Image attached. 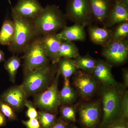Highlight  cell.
<instances>
[{
    "label": "cell",
    "mask_w": 128,
    "mask_h": 128,
    "mask_svg": "<svg viewBox=\"0 0 128 128\" xmlns=\"http://www.w3.org/2000/svg\"><path fill=\"white\" fill-rule=\"evenodd\" d=\"M15 26L12 20L5 19L0 30V44L9 46L14 39Z\"/></svg>",
    "instance_id": "obj_19"
},
{
    "label": "cell",
    "mask_w": 128,
    "mask_h": 128,
    "mask_svg": "<svg viewBox=\"0 0 128 128\" xmlns=\"http://www.w3.org/2000/svg\"><path fill=\"white\" fill-rule=\"evenodd\" d=\"M21 63L20 58L15 55L12 56L5 61L4 67L9 74L10 80L12 83L16 82V75Z\"/></svg>",
    "instance_id": "obj_22"
},
{
    "label": "cell",
    "mask_w": 128,
    "mask_h": 128,
    "mask_svg": "<svg viewBox=\"0 0 128 128\" xmlns=\"http://www.w3.org/2000/svg\"><path fill=\"white\" fill-rule=\"evenodd\" d=\"M88 32L91 40L96 44L103 47L112 40V31L107 28L90 26Z\"/></svg>",
    "instance_id": "obj_17"
},
{
    "label": "cell",
    "mask_w": 128,
    "mask_h": 128,
    "mask_svg": "<svg viewBox=\"0 0 128 128\" xmlns=\"http://www.w3.org/2000/svg\"><path fill=\"white\" fill-rule=\"evenodd\" d=\"M102 54L109 63L114 64L124 63L128 56V38L121 41L112 40L102 47Z\"/></svg>",
    "instance_id": "obj_8"
},
{
    "label": "cell",
    "mask_w": 128,
    "mask_h": 128,
    "mask_svg": "<svg viewBox=\"0 0 128 128\" xmlns=\"http://www.w3.org/2000/svg\"><path fill=\"white\" fill-rule=\"evenodd\" d=\"M123 78L124 86L126 88L128 87V71L127 69H124L123 70Z\"/></svg>",
    "instance_id": "obj_34"
},
{
    "label": "cell",
    "mask_w": 128,
    "mask_h": 128,
    "mask_svg": "<svg viewBox=\"0 0 128 128\" xmlns=\"http://www.w3.org/2000/svg\"><path fill=\"white\" fill-rule=\"evenodd\" d=\"M74 60L77 69H81L91 73L93 71L97 61L88 55L85 56L79 55Z\"/></svg>",
    "instance_id": "obj_23"
},
{
    "label": "cell",
    "mask_w": 128,
    "mask_h": 128,
    "mask_svg": "<svg viewBox=\"0 0 128 128\" xmlns=\"http://www.w3.org/2000/svg\"><path fill=\"white\" fill-rule=\"evenodd\" d=\"M84 27L77 24L70 26H66L57 33V35L62 41H84L86 38Z\"/></svg>",
    "instance_id": "obj_16"
},
{
    "label": "cell",
    "mask_w": 128,
    "mask_h": 128,
    "mask_svg": "<svg viewBox=\"0 0 128 128\" xmlns=\"http://www.w3.org/2000/svg\"><path fill=\"white\" fill-rule=\"evenodd\" d=\"M38 119L41 128H50L56 120L55 114L43 110L38 112Z\"/></svg>",
    "instance_id": "obj_25"
},
{
    "label": "cell",
    "mask_w": 128,
    "mask_h": 128,
    "mask_svg": "<svg viewBox=\"0 0 128 128\" xmlns=\"http://www.w3.org/2000/svg\"><path fill=\"white\" fill-rule=\"evenodd\" d=\"M80 55L79 50L73 42L62 41L59 50V56L61 58L74 59Z\"/></svg>",
    "instance_id": "obj_21"
},
{
    "label": "cell",
    "mask_w": 128,
    "mask_h": 128,
    "mask_svg": "<svg viewBox=\"0 0 128 128\" xmlns=\"http://www.w3.org/2000/svg\"><path fill=\"white\" fill-rule=\"evenodd\" d=\"M60 112L64 119L68 121H75V112L72 107L64 106L61 108Z\"/></svg>",
    "instance_id": "obj_28"
},
{
    "label": "cell",
    "mask_w": 128,
    "mask_h": 128,
    "mask_svg": "<svg viewBox=\"0 0 128 128\" xmlns=\"http://www.w3.org/2000/svg\"><path fill=\"white\" fill-rule=\"evenodd\" d=\"M128 21V7L116 0L115 4L110 9L105 22L108 28H111L119 24Z\"/></svg>",
    "instance_id": "obj_15"
},
{
    "label": "cell",
    "mask_w": 128,
    "mask_h": 128,
    "mask_svg": "<svg viewBox=\"0 0 128 128\" xmlns=\"http://www.w3.org/2000/svg\"><path fill=\"white\" fill-rule=\"evenodd\" d=\"M60 104H68L73 102L76 98V94L70 86L68 80H64V86L60 92Z\"/></svg>",
    "instance_id": "obj_24"
},
{
    "label": "cell",
    "mask_w": 128,
    "mask_h": 128,
    "mask_svg": "<svg viewBox=\"0 0 128 128\" xmlns=\"http://www.w3.org/2000/svg\"><path fill=\"white\" fill-rule=\"evenodd\" d=\"M6 118L0 112V127L5 126L6 124Z\"/></svg>",
    "instance_id": "obj_35"
},
{
    "label": "cell",
    "mask_w": 128,
    "mask_h": 128,
    "mask_svg": "<svg viewBox=\"0 0 128 128\" xmlns=\"http://www.w3.org/2000/svg\"><path fill=\"white\" fill-rule=\"evenodd\" d=\"M128 21L118 24L114 31H112V40L121 41L128 38Z\"/></svg>",
    "instance_id": "obj_26"
},
{
    "label": "cell",
    "mask_w": 128,
    "mask_h": 128,
    "mask_svg": "<svg viewBox=\"0 0 128 128\" xmlns=\"http://www.w3.org/2000/svg\"><path fill=\"white\" fill-rule=\"evenodd\" d=\"M57 64H58V71L63 76L64 80H69L78 69L73 59L61 58Z\"/></svg>",
    "instance_id": "obj_20"
},
{
    "label": "cell",
    "mask_w": 128,
    "mask_h": 128,
    "mask_svg": "<svg viewBox=\"0 0 128 128\" xmlns=\"http://www.w3.org/2000/svg\"><path fill=\"white\" fill-rule=\"evenodd\" d=\"M95 77L106 86H116L117 82L112 72V67L104 60H97L92 72Z\"/></svg>",
    "instance_id": "obj_14"
},
{
    "label": "cell",
    "mask_w": 128,
    "mask_h": 128,
    "mask_svg": "<svg viewBox=\"0 0 128 128\" xmlns=\"http://www.w3.org/2000/svg\"><path fill=\"white\" fill-rule=\"evenodd\" d=\"M100 107L99 104L94 102L82 106L79 111L82 124L86 128H94L100 121Z\"/></svg>",
    "instance_id": "obj_12"
},
{
    "label": "cell",
    "mask_w": 128,
    "mask_h": 128,
    "mask_svg": "<svg viewBox=\"0 0 128 128\" xmlns=\"http://www.w3.org/2000/svg\"><path fill=\"white\" fill-rule=\"evenodd\" d=\"M65 15L67 19L84 26L92 22L93 17L89 0H68Z\"/></svg>",
    "instance_id": "obj_7"
},
{
    "label": "cell",
    "mask_w": 128,
    "mask_h": 128,
    "mask_svg": "<svg viewBox=\"0 0 128 128\" xmlns=\"http://www.w3.org/2000/svg\"><path fill=\"white\" fill-rule=\"evenodd\" d=\"M23 56L24 73L50 65V60L41 42V37L34 39L25 49Z\"/></svg>",
    "instance_id": "obj_5"
},
{
    "label": "cell",
    "mask_w": 128,
    "mask_h": 128,
    "mask_svg": "<svg viewBox=\"0 0 128 128\" xmlns=\"http://www.w3.org/2000/svg\"><path fill=\"white\" fill-rule=\"evenodd\" d=\"M22 122L26 128H41L39 121L37 118H30Z\"/></svg>",
    "instance_id": "obj_31"
},
{
    "label": "cell",
    "mask_w": 128,
    "mask_h": 128,
    "mask_svg": "<svg viewBox=\"0 0 128 128\" xmlns=\"http://www.w3.org/2000/svg\"><path fill=\"white\" fill-rule=\"evenodd\" d=\"M25 106L27 108L26 116L29 119L38 118V112H37L34 104L30 101L27 100L25 102Z\"/></svg>",
    "instance_id": "obj_29"
},
{
    "label": "cell",
    "mask_w": 128,
    "mask_h": 128,
    "mask_svg": "<svg viewBox=\"0 0 128 128\" xmlns=\"http://www.w3.org/2000/svg\"><path fill=\"white\" fill-rule=\"evenodd\" d=\"M116 86H107L102 92L103 116L101 128H106L122 119L121 105L124 94L115 88Z\"/></svg>",
    "instance_id": "obj_3"
},
{
    "label": "cell",
    "mask_w": 128,
    "mask_h": 128,
    "mask_svg": "<svg viewBox=\"0 0 128 128\" xmlns=\"http://www.w3.org/2000/svg\"><path fill=\"white\" fill-rule=\"evenodd\" d=\"M105 128H128L126 120L121 119L116 121Z\"/></svg>",
    "instance_id": "obj_32"
},
{
    "label": "cell",
    "mask_w": 128,
    "mask_h": 128,
    "mask_svg": "<svg viewBox=\"0 0 128 128\" xmlns=\"http://www.w3.org/2000/svg\"><path fill=\"white\" fill-rule=\"evenodd\" d=\"M53 74L52 68L50 65L24 73L23 81L21 85L27 97L47 89L50 85Z\"/></svg>",
    "instance_id": "obj_4"
},
{
    "label": "cell",
    "mask_w": 128,
    "mask_h": 128,
    "mask_svg": "<svg viewBox=\"0 0 128 128\" xmlns=\"http://www.w3.org/2000/svg\"><path fill=\"white\" fill-rule=\"evenodd\" d=\"M44 8L38 0H18L12 11L22 17L34 20Z\"/></svg>",
    "instance_id": "obj_11"
},
{
    "label": "cell",
    "mask_w": 128,
    "mask_h": 128,
    "mask_svg": "<svg viewBox=\"0 0 128 128\" xmlns=\"http://www.w3.org/2000/svg\"><path fill=\"white\" fill-rule=\"evenodd\" d=\"M73 82L79 93L84 98H90L97 88L95 79L88 73L80 70L76 72Z\"/></svg>",
    "instance_id": "obj_9"
},
{
    "label": "cell",
    "mask_w": 128,
    "mask_h": 128,
    "mask_svg": "<svg viewBox=\"0 0 128 128\" xmlns=\"http://www.w3.org/2000/svg\"><path fill=\"white\" fill-rule=\"evenodd\" d=\"M5 60V54L2 50H0V63L4 62Z\"/></svg>",
    "instance_id": "obj_36"
},
{
    "label": "cell",
    "mask_w": 128,
    "mask_h": 128,
    "mask_svg": "<svg viewBox=\"0 0 128 128\" xmlns=\"http://www.w3.org/2000/svg\"><path fill=\"white\" fill-rule=\"evenodd\" d=\"M121 119L126 120L128 116V93L126 91L124 93L121 105Z\"/></svg>",
    "instance_id": "obj_30"
},
{
    "label": "cell",
    "mask_w": 128,
    "mask_h": 128,
    "mask_svg": "<svg viewBox=\"0 0 128 128\" xmlns=\"http://www.w3.org/2000/svg\"><path fill=\"white\" fill-rule=\"evenodd\" d=\"M50 128H67V124L63 120L59 118L56 120Z\"/></svg>",
    "instance_id": "obj_33"
},
{
    "label": "cell",
    "mask_w": 128,
    "mask_h": 128,
    "mask_svg": "<svg viewBox=\"0 0 128 128\" xmlns=\"http://www.w3.org/2000/svg\"><path fill=\"white\" fill-rule=\"evenodd\" d=\"M38 36L57 33L67 24V18L59 8L55 5L44 7L39 16L34 20Z\"/></svg>",
    "instance_id": "obj_1"
},
{
    "label": "cell",
    "mask_w": 128,
    "mask_h": 128,
    "mask_svg": "<svg viewBox=\"0 0 128 128\" xmlns=\"http://www.w3.org/2000/svg\"><path fill=\"white\" fill-rule=\"evenodd\" d=\"M0 112L10 121L17 119L15 111L10 105L0 99Z\"/></svg>",
    "instance_id": "obj_27"
},
{
    "label": "cell",
    "mask_w": 128,
    "mask_h": 128,
    "mask_svg": "<svg viewBox=\"0 0 128 128\" xmlns=\"http://www.w3.org/2000/svg\"><path fill=\"white\" fill-rule=\"evenodd\" d=\"M118 0L121 4L125 6L126 7H128V0Z\"/></svg>",
    "instance_id": "obj_37"
},
{
    "label": "cell",
    "mask_w": 128,
    "mask_h": 128,
    "mask_svg": "<svg viewBox=\"0 0 128 128\" xmlns=\"http://www.w3.org/2000/svg\"><path fill=\"white\" fill-rule=\"evenodd\" d=\"M60 73L57 70L55 78L51 84L44 91L34 96V106L43 111L54 114L60 104L58 89Z\"/></svg>",
    "instance_id": "obj_6"
},
{
    "label": "cell",
    "mask_w": 128,
    "mask_h": 128,
    "mask_svg": "<svg viewBox=\"0 0 128 128\" xmlns=\"http://www.w3.org/2000/svg\"><path fill=\"white\" fill-rule=\"evenodd\" d=\"M77 128V127H76V126H74V127H73V128Z\"/></svg>",
    "instance_id": "obj_38"
},
{
    "label": "cell",
    "mask_w": 128,
    "mask_h": 128,
    "mask_svg": "<svg viewBox=\"0 0 128 128\" xmlns=\"http://www.w3.org/2000/svg\"><path fill=\"white\" fill-rule=\"evenodd\" d=\"M57 34H51L41 37L46 54L53 64H57L60 59L59 50L62 41L58 37Z\"/></svg>",
    "instance_id": "obj_13"
},
{
    "label": "cell",
    "mask_w": 128,
    "mask_h": 128,
    "mask_svg": "<svg viewBox=\"0 0 128 128\" xmlns=\"http://www.w3.org/2000/svg\"><path fill=\"white\" fill-rule=\"evenodd\" d=\"M26 95L21 85L11 86L0 96L1 100L10 105L15 112L22 110L27 100Z\"/></svg>",
    "instance_id": "obj_10"
},
{
    "label": "cell",
    "mask_w": 128,
    "mask_h": 128,
    "mask_svg": "<svg viewBox=\"0 0 128 128\" xmlns=\"http://www.w3.org/2000/svg\"><path fill=\"white\" fill-rule=\"evenodd\" d=\"M89 1L93 17L98 22H104L111 9L109 0H89Z\"/></svg>",
    "instance_id": "obj_18"
},
{
    "label": "cell",
    "mask_w": 128,
    "mask_h": 128,
    "mask_svg": "<svg viewBox=\"0 0 128 128\" xmlns=\"http://www.w3.org/2000/svg\"><path fill=\"white\" fill-rule=\"evenodd\" d=\"M15 26L14 39L8 49L13 54L24 53L28 46L38 36L34 20L22 17L12 11Z\"/></svg>",
    "instance_id": "obj_2"
}]
</instances>
